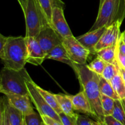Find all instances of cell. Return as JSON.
<instances>
[{"mask_svg": "<svg viewBox=\"0 0 125 125\" xmlns=\"http://www.w3.org/2000/svg\"><path fill=\"white\" fill-rule=\"evenodd\" d=\"M27 46V63L34 65H40L46 59V54L36 39L32 37H25Z\"/></svg>", "mask_w": 125, "mask_h": 125, "instance_id": "8fae6325", "label": "cell"}, {"mask_svg": "<svg viewBox=\"0 0 125 125\" xmlns=\"http://www.w3.org/2000/svg\"><path fill=\"white\" fill-rule=\"evenodd\" d=\"M46 59H52L63 62L73 67V62L71 61L67 51L62 44L57 45L46 55Z\"/></svg>", "mask_w": 125, "mask_h": 125, "instance_id": "9a60e30c", "label": "cell"}, {"mask_svg": "<svg viewBox=\"0 0 125 125\" xmlns=\"http://www.w3.org/2000/svg\"><path fill=\"white\" fill-rule=\"evenodd\" d=\"M114 99L101 94V106L105 116L112 115L113 113L115 104Z\"/></svg>", "mask_w": 125, "mask_h": 125, "instance_id": "cb8c5ba5", "label": "cell"}, {"mask_svg": "<svg viewBox=\"0 0 125 125\" xmlns=\"http://www.w3.org/2000/svg\"><path fill=\"white\" fill-rule=\"evenodd\" d=\"M117 50H118V52H120L121 54L125 55V44L122 41L121 38H120L118 45H117Z\"/></svg>", "mask_w": 125, "mask_h": 125, "instance_id": "836d02e7", "label": "cell"}, {"mask_svg": "<svg viewBox=\"0 0 125 125\" xmlns=\"http://www.w3.org/2000/svg\"><path fill=\"white\" fill-rule=\"evenodd\" d=\"M7 110L11 125H24V116L23 114L10 105L7 101Z\"/></svg>", "mask_w": 125, "mask_h": 125, "instance_id": "7402d4cb", "label": "cell"}, {"mask_svg": "<svg viewBox=\"0 0 125 125\" xmlns=\"http://www.w3.org/2000/svg\"><path fill=\"white\" fill-rule=\"evenodd\" d=\"M102 123H104L106 125H124L119 121L114 118L112 115L105 116L104 122Z\"/></svg>", "mask_w": 125, "mask_h": 125, "instance_id": "4dcf8cb0", "label": "cell"}, {"mask_svg": "<svg viewBox=\"0 0 125 125\" xmlns=\"http://www.w3.org/2000/svg\"><path fill=\"white\" fill-rule=\"evenodd\" d=\"M24 120L27 125H42V123L40 115L35 112L32 114L24 116Z\"/></svg>", "mask_w": 125, "mask_h": 125, "instance_id": "f1b7e54d", "label": "cell"}, {"mask_svg": "<svg viewBox=\"0 0 125 125\" xmlns=\"http://www.w3.org/2000/svg\"><path fill=\"white\" fill-rule=\"evenodd\" d=\"M93 121L89 117L85 115H78V125H93Z\"/></svg>", "mask_w": 125, "mask_h": 125, "instance_id": "f546056e", "label": "cell"}, {"mask_svg": "<svg viewBox=\"0 0 125 125\" xmlns=\"http://www.w3.org/2000/svg\"><path fill=\"white\" fill-rule=\"evenodd\" d=\"M62 44L73 63L85 64L90 52L77 40L76 38L73 35L62 38Z\"/></svg>", "mask_w": 125, "mask_h": 125, "instance_id": "52a82bcc", "label": "cell"}, {"mask_svg": "<svg viewBox=\"0 0 125 125\" xmlns=\"http://www.w3.org/2000/svg\"><path fill=\"white\" fill-rule=\"evenodd\" d=\"M104 125H105V124H104Z\"/></svg>", "mask_w": 125, "mask_h": 125, "instance_id": "ee69618b", "label": "cell"}, {"mask_svg": "<svg viewBox=\"0 0 125 125\" xmlns=\"http://www.w3.org/2000/svg\"><path fill=\"white\" fill-rule=\"evenodd\" d=\"M17 1H18L20 5L22 10L23 11L24 10V9H25L26 5V2L28 1V0H17Z\"/></svg>", "mask_w": 125, "mask_h": 125, "instance_id": "d590c367", "label": "cell"}, {"mask_svg": "<svg viewBox=\"0 0 125 125\" xmlns=\"http://www.w3.org/2000/svg\"><path fill=\"white\" fill-rule=\"evenodd\" d=\"M41 118L43 122L47 125H63L62 123L55 120L54 119L48 117V116L42 115L41 116Z\"/></svg>", "mask_w": 125, "mask_h": 125, "instance_id": "1f68e13d", "label": "cell"}, {"mask_svg": "<svg viewBox=\"0 0 125 125\" xmlns=\"http://www.w3.org/2000/svg\"><path fill=\"white\" fill-rule=\"evenodd\" d=\"M42 9L49 24L51 25V17L54 7H63L64 3L61 0H37Z\"/></svg>", "mask_w": 125, "mask_h": 125, "instance_id": "2e32d148", "label": "cell"}, {"mask_svg": "<svg viewBox=\"0 0 125 125\" xmlns=\"http://www.w3.org/2000/svg\"><path fill=\"white\" fill-rule=\"evenodd\" d=\"M42 125H47L45 124V123H44V122H43V120H42Z\"/></svg>", "mask_w": 125, "mask_h": 125, "instance_id": "b9f144b4", "label": "cell"}, {"mask_svg": "<svg viewBox=\"0 0 125 125\" xmlns=\"http://www.w3.org/2000/svg\"><path fill=\"white\" fill-rule=\"evenodd\" d=\"M107 28V26H103L95 30L89 31L84 35L78 37L76 39L84 47L90 51V53L96 54L95 51V46L100 41Z\"/></svg>", "mask_w": 125, "mask_h": 125, "instance_id": "5bb4252c", "label": "cell"}, {"mask_svg": "<svg viewBox=\"0 0 125 125\" xmlns=\"http://www.w3.org/2000/svg\"><path fill=\"white\" fill-rule=\"evenodd\" d=\"M26 21V36L35 38L40 32L50 26L37 0H28L23 11Z\"/></svg>", "mask_w": 125, "mask_h": 125, "instance_id": "5b68a950", "label": "cell"}, {"mask_svg": "<svg viewBox=\"0 0 125 125\" xmlns=\"http://www.w3.org/2000/svg\"><path fill=\"white\" fill-rule=\"evenodd\" d=\"M24 125H26V122H25V120H24Z\"/></svg>", "mask_w": 125, "mask_h": 125, "instance_id": "7bdbcfd3", "label": "cell"}, {"mask_svg": "<svg viewBox=\"0 0 125 125\" xmlns=\"http://www.w3.org/2000/svg\"><path fill=\"white\" fill-rule=\"evenodd\" d=\"M107 63V62H105L104 60L97 56L96 58L92 61L89 64L87 65V66L90 70L95 72L99 75H101Z\"/></svg>", "mask_w": 125, "mask_h": 125, "instance_id": "d4e9b609", "label": "cell"}, {"mask_svg": "<svg viewBox=\"0 0 125 125\" xmlns=\"http://www.w3.org/2000/svg\"><path fill=\"white\" fill-rule=\"evenodd\" d=\"M118 68H119L120 73V74H122V78H123V80H124L125 82V68H122V67H120L119 65H118Z\"/></svg>", "mask_w": 125, "mask_h": 125, "instance_id": "8d00e7d4", "label": "cell"}, {"mask_svg": "<svg viewBox=\"0 0 125 125\" xmlns=\"http://www.w3.org/2000/svg\"><path fill=\"white\" fill-rule=\"evenodd\" d=\"M93 125H104L102 122H98V121H93Z\"/></svg>", "mask_w": 125, "mask_h": 125, "instance_id": "f35d334b", "label": "cell"}, {"mask_svg": "<svg viewBox=\"0 0 125 125\" xmlns=\"http://www.w3.org/2000/svg\"><path fill=\"white\" fill-rule=\"evenodd\" d=\"M59 115L61 122H62L63 125H78V114H75V115L73 116H70L62 112Z\"/></svg>", "mask_w": 125, "mask_h": 125, "instance_id": "83f0119b", "label": "cell"}, {"mask_svg": "<svg viewBox=\"0 0 125 125\" xmlns=\"http://www.w3.org/2000/svg\"><path fill=\"white\" fill-rule=\"evenodd\" d=\"M69 96L72 100L74 111L87 115L96 119V121H99L98 117L93 109L90 101L83 90L76 95H69Z\"/></svg>", "mask_w": 125, "mask_h": 125, "instance_id": "7c38bea8", "label": "cell"}, {"mask_svg": "<svg viewBox=\"0 0 125 125\" xmlns=\"http://www.w3.org/2000/svg\"><path fill=\"white\" fill-rule=\"evenodd\" d=\"M119 72L118 63L117 64H112V63H107L104 70L102 76L106 80L111 81V79Z\"/></svg>", "mask_w": 125, "mask_h": 125, "instance_id": "484cf974", "label": "cell"}, {"mask_svg": "<svg viewBox=\"0 0 125 125\" xmlns=\"http://www.w3.org/2000/svg\"><path fill=\"white\" fill-rule=\"evenodd\" d=\"M112 116L125 125V108L121 99L115 100L114 108Z\"/></svg>", "mask_w": 125, "mask_h": 125, "instance_id": "603a6c76", "label": "cell"}, {"mask_svg": "<svg viewBox=\"0 0 125 125\" xmlns=\"http://www.w3.org/2000/svg\"><path fill=\"white\" fill-rule=\"evenodd\" d=\"M117 61L120 67L125 69V55L118 52V50L117 51Z\"/></svg>", "mask_w": 125, "mask_h": 125, "instance_id": "d6a6232c", "label": "cell"}, {"mask_svg": "<svg viewBox=\"0 0 125 125\" xmlns=\"http://www.w3.org/2000/svg\"><path fill=\"white\" fill-rule=\"evenodd\" d=\"M27 56L25 37H8L4 48L0 51V57L4 67L14 70L24 68Z\"/></svg>", "mask_w": 125, "mask_h": 125, "instance_id": "7a4b0ae2", "label": "cell"}, {"mask_svg": "<svg viewBox=\"0 0 125 125\" xmlns=\"http://www.w3.org/2000/svg\"><path fill=\"white\" fill-rule=\"evenodd\" d=\"M7 39H8V37H5L1 34H0V51H2L4 49L7 42Z\"/></svg>", "mask_w": 125, "mask_h": 125, "instance_id": "e575fe53", "label": "cell"}, {"mask_svg": "<svg viewBox=\"0 0 125 125\" xmlns=\"http://www.w3.org/2000/svg\"><path fill=\"white\" fill-rule=\"evenodd\" d=\"M31 78L25 68L14 70L4 67L1 72L0 92L4 95H29L26 82Z\"/></svg>", "mask_w": 125, "mask_h": 125, "instance_id": "3957f363", "label": "cell"}, {"mask_svg": "<svg viewBox=\"0 0 125 125\" xmlns=\"http://www.w3.org/2000/svg\"><path fill=\"white\" fill-rule=\"evenodd\" d=\"M57 101L62 109V112L65 114L70 116H73L75 115L74 112L73 104L69 95L64 94H54Z\"/></svg>", "mask_w": 125, "mask_h": 125, "instance_id": "e0dca14e", "label": "cell"}, {"mask_svg": "<svg viewBox=\"0 0 125 125\" xmlns=\"http://www.w3.org/2000/svg\"><path fill=\"white\" fill-rule=\"evenodd\" d=\"M122 103H123V106H124L125 108V99H123V100H122Z\"/></svg>", "mask_w": 125, "mask_h": 125, "instance_id": "ab89813d", "label": "cell"}, {"mask_svg": "<svg viewBox=\"0 0 125 125\" xmlns=\"http://www.w3.org/2000/svg\"><path fill=\"white\" fill-rule=\"evenodd\" d=\"M51 26L62 38L73 35L65 18L63 7H53Z\"/></svg>", "mask_w": 125, "mask_h": 125, "instance_id": "30bf717a", "label": "cell"}, {"mask_svg": "<svg viewBox=\"0 0 125 125\" xmlns=\"http://www.w3.org/2000/svg\"><path fill=\"white\" fill-rule=\"evenodd\" d=\"M35 39L46 55L56 46L62 44V38L51 26L43 29Z\"/></svg>", "mask_w": 125, "mask_h": 125, "instance_id": "9c48e42d", "label": "cell"}, {"mask_svg": "<svg viewBox=\"0 0 125 125\" xmlns=\"http://www.w3.org/2000/svg\"><path fill=\"white\" fill-rule=\"evenodd\" d=\"M26 85L31 101L34 104L40 116H48L55 120L62 123L59 115L45 101L44 98L37 89L35 83L31 79L26 82Z\"/></svg>", "mask_w": 125, "mask_h": 125, "instance_id": "8992f818", "label": "cell"}, {"mask_svg": "<svg viewBox=\"0 0 125 125\" xmlns=\"http://www.w3.org/2000/svg\"><path fill=\"white\" fill-rule=\"evenodd\" d=\"M0 125H11L7 110V100L2 98L1 102V112H0Z\"/></svg>", "mask_w": 125, "mask_h": 125, "instance_id": "4316f807", "label": "cell"}, {"mask_svg": "<svg viewBox=\"0 0 125 125\" xmlns=\"http://www.w3.org/2000/svg\"><path fill=\"white\" fill-rule=\"evenodd\" d=\"M115 92L121 100L125 99V82L120 73V71L110 81Z\"/></svg>", "mask_w": 125, "mask_h": 125, "instance_id": "44dd1931", "label": "cell"}, {"mask_svg": "<svg viewBox=\"0 0 125 125\" xmlns=\"http://www.w3.org/2000/svg\"><path fill=\"white\" fill-rule=\"evenodd\" d=\"M122 21H117L109 26L95 47V52L104 48L116 46L120 38V26Z\"/></svg>", "mask_w": 125, "mask_h": 125, "instance_id": "ba28073f", "label": "cell"}, {"mask_svg": "<svg viewBox=\"0 0 125 125\" xmlns=\"http://www.w3.org/2000/svg\"><path fill=\"white\" fill-rule=\"evenodd\" d=\"M117 46L104 48L96 52L100 58L109 63L117 64Z\"/></svg>", "mask_w": 125, "mask_h": 125, "instance_id": "ac0fdd59", "label": "cell"}, {"mask_svg": "<svg viewBox=\"0 0 125 125\" xmlns=\"http://www.w3.org/2000/svg\"><path fill=\"white\" fill-rule=\"evenodd\" d=\"M120 38H121V39H122V41L123 42V43L125 44V31L124 32H123L122 34H121Z\"/></svg>", "mask_w": 125, "mask_h": 125, "instance_id": "74e56055", "label": "cell"}, {"mask_svg": "<svg viewBox=\"0 0 125 125\" xmlns=\"http://www.w3.org/2000/svg\"><path fill=\"white\" fill-rule=\"evenodd\" d=\"M72 68L76 73L82 90L87 96L93 109L98 117V122H103L105 115L101 106V94L99 87L100 75L90 70L85 64L73 62Z\"/></svg>", "mask_w": 125, "mask_h": 125, "instance_id": "6da1fadb", "label": "cell"}, {"mask_svg": "<svg viewBox=\"0 0 125 125\" xmlns=\"http://www.w3.org/2000/svg\"><path fill=\"white\" fill-rule=\"evenodd\" d=\"M100 92L103 95L111 97L114 100H120V98L119 97L117 93L115 92L114 89L112 87L111 83L109 81L106 80L103 78L102 76L100 75Z\"/></svg>", "mask_w": 125, "mask_h": 125, "instance_id": "ffe728a7", "label": "cell"}, {"mask_svg": "<svg viewBox=\"0 0 125 125\" xmlns=\"http://www.w3.org/2000/svg\"><path fill=\"white\" fill-rule=\"evenodd\" d=\"M9 104L20 111L23 115H28L34 113V109L31 104V100L29 95H17V94H6Z\"/></svg>", "mask_w": 125, "mask_h": 125, "instance_id": "4fadbf2b", "label": "cell"}, {"mask_svg": "<svg viewBox=\"0 0 125 125\" xmlns=\"http://www.w3.org/2000/svg\"><path fill=\"white\" fill-rule=\"evenodd\" d=\"M104 1V0H100V6H101V5L103 3Z\"/></svg>", "mask_w": 125, "mask_h": 125, "instance_id": "60d3db41", "label": "cell"}, {"mask_svg": "<svg viewBox=\"0 0 125 125\" xmlns=\"http://www.w3.org/2000/svg\"><path fill=\"white\" fill-rule=\"evenodd\" d=\"M125 18V0H104L100 6L95 23L89 31L111 25Z\"/></svg>", "mask_w": 125, "mask_h": 125, "instance_id": "277c9868", "label": "cell"}, {"mask_svg": "<svg viewBox=\"0 0 125 125\" xmlns=\"http://www.w3.org/2000/svg\"><path fill=\"white\" fill-rule=\"evenodd\" d=\"M35 86H36L37 89L38 90V91L40 92V94H41L42 96L44 98V99L45 100V101L47 102V103L57 112L58 114H61V112H62V109H61V107H60L59 104L58 102L57 101V99H56V96H55L54 94H52L50 93L49 92L46 91V90H44L43 89L41 88L40 87H39V85H37L35 84Z\"/></svg>", "mask_w": 125, "mask_h": 125, "instance_id": "d6986e66", "label": "cell"}]
</instances>
